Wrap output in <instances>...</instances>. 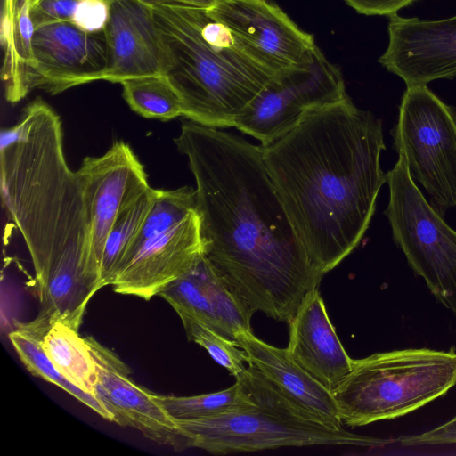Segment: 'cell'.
Segmentation results:
<instances>
[{
  "label": "cell",
  "mask_w": 456,
  "mask_h": 456,
  "mask_svg": "<svg viewBox=\"0 0 456 456\" xmlns=\"http://www.w3.org/2000/svg\"><path fill=\"white\" fill-rule=\"evenodd\" d=\"M391 134L412 179L438 210L456 206V108L428 86H407Z\"/></svg>",
  "instance_id": "8"
},
{
  "label": "cell",
  "mask_w": 456,
  "mask_h": 456,
  "mask_svg": "<svg viewBox=\"0 0 456 456\" xmlns=\"http://www.w3.org/2000/svg\"><path fill=\"white\" fill-rule=\"evenodd\" d=\"M455 385L454 348H407L354 359L332 395L341 424L354 428L407 415Z\"/></svg>",
  "instance_id": "6"
},
{
  "label": "cell",
  "mask_w": 456,
  "mask_h": 456,
  "mask_svg": "<svg viewBox=\"0 0 456 456\" xmlns=\"http://www.w3.org/2000/svg\"><path fill=\"white\" fill-rule=\"evenodd\" d=\"M159 296L175 312L192 314L229 339L235 341L239 331H252L254 311L205 253Z\"/></svg>",
  "instance_id": "17"
},
{
  "label": "cell",
  "mask_w": 456,
  "mask_h": 456,
  "mask_svg": "<svg viewBox=\"0 0 456 456\" xmlns=\"http://www.w3.org/2000/svg\"><path fill=\"white\" fill-rule=\"evenodd\" d=\"M32 50L30 92L39 88L57 94L102 80L107 65L103 32H86L71 21L53 23L35 30Z\"/></svg>",
  "instance_id": "13"
},
{
  "label": "cell",
  "mask_w": 456,
  "mask_h": 456,
  "mask_svg": "<svg viewBox=\"0 0 456 456\" xmlns=\"http://www.w3.org/2000/svg\"><path fill=\"white\" fill-rule=\"evenodd\" d=\"M175 142L195 179L206 256L254 313L289 323L323 275L285 211L261 146L191 120Z\"/></svg>",
  "instance_id": "1"
},
{
  "label": "cell",
  "mask_w": 456,
  "mask_h": 456,
  "mask_svg": "<svg viewBox=\"0 0 456 456\" xmlns=\"http://www.w3.org/2000/svg\"><path fill=\"white\" fill-rule=\"evenodd\" d=\"M2 200L35 271L38 315L79 330L100 290L91 267L89 223L77 173L66 160L61 121L40 97L2 131Z\"/></svg>",
  "instance_id": "3"
},
{
  "label": "cell",
  "mask_w": 456,
  "mask_h": 456,
  "mask_svg": "<svg viewBox=\"0 0 456 456\" xmlns=\"http://www.w3.org/2000/svg\"><path fill=\"white\" fill-rule=\"evenodd\" d=\"M235 341L249 363L286 397L323 422L342 427L332 393L303 369L287 347L269 345L248 330L239 331Z\"/></svg>",
  "instance_id": "19"
},
{
  "label": "cell",
  "mask_w": 456,
  "mask_h": 456,
  "mask_svg": "<svg viewBox=\"0 0 456 456\" xmlns=\"http://www.w3.org/2000/svg\"><path fill=\"white\" fill-rule=\"evenodd\" d=\"M187 338L203 347L216 362L226 369L235 379L241 375L249 363L246 352L236 341L229 339L210 329L192 314L177 311Z\"/></svg>",
  "instance_id": "27"
},
{
  "label": "cell",
  "mask_w": 456,
  "mask_h": 456,
  "mask_svg": "<svg viewBox=\"0 0 456 456\" xmlns=\"http://www.w3.org/2000/svg\"><path fill=\"white\" fill-rule=\"evenodd\" d=\"M30 0H3L1 44L4 49L2 79L5 98L16 103L29 91L35 65L32 38L35 32L29 16Z\"/></svg>",
  "instance_id": "20"
},
{
  "label": "cell",
  "mask_w": 456,
  "mask_h": 456,
  "mask_svg": "<svg viewBox=\"0 0 456 456\" xmlns=\"http://www.w3.org/2000/svg\"><path fill=\"white\" fill-rule=\"evenodd\" d=\"M156 189L150 188L114 223L104 245L99 287L111 285L120 271L126 253L151 207Z\"/></svg>",
  "instance_id": "26"
},
{
  "label": "cell",
  "mask_w": 456,
  "mask_h": 456,
  "mask_svg": "<svg viewBox=\"0 0 456 456\" xmlns=\"http://www.w3.org/2000/svg\"><path fill=\"white\" fill-rule=\"evenodd\" d=\"M106 1H109V0H106Z\"/></svg>",
  "instance_id": "32"
},
{
  "label": "cell",
  "mask_w": 456,
  "mask_h": 456,
  "mask_svg": "<svg viewBox=\"0 0 456 456\" xmlns=\"http://www.w3.org/2000/svg\"><path fill=\"white\" fill-rule=\"evenodd\" d=\"M80 0H30L29 16L35 30L53 23L71 21Z\"/></svg>",
  "instance_id": "28"
},
{
  "label": "cell",
  "mask_w": 456,
  "mask_h": 456,
  "mask_svg": "<svg viewBox=\"0 0 456 456\" xmlns=\"http://www.w3.org/2000/svg\"><path fill=\"white\" fill-rule=\"evenodd\" d=\"M356 12L365 15L397 14L401 9L416 0H345Z\"/></svg>",
  "instance_id": "31"
},
{
  "label": "cell",
  "mask_w": 456,
  "mask_h": 456,
  "mask_svg": "<svg viewBox=\"0 0 456 456\" xmlns=\"http://www.w3.org/2000/svg\"><path fill=\"white\" fill-rule=\"evenodd\" d=\"M86 339L95 365L94 395L113 422L137 429L159 444L175 450L189 448L183 430L159 403L157 394L137 385L116 353L91 336Z\"/></svg>",
  "instance_id": "12"
},
{
  "label": "cell",
  "mask_w": 456,
  "mask_h": 456,
  "mask_svg": "<svg viewBox=\"0 0 456 456\" xmlns=\"http://www.w3.org/2000/svg\"><path fill=\"white\" fill-rule=\"evenodd\" d=\"M120 84L123 98L140 116L162 121L183 116L181 98L167 75L133 77Z\"/></svg>",
  "instance_id": "24"
},
{
  "label": "cell",
  "mask_w": 456,
  "mask_h": 456,
  "mask_svg": "<svg viewBox=\"0 0 456 456\" xmlns=\"http://www.w3.org/2000/svg\"><path fill=\"white\" fill-rule=\"evenodd\" d=\"M206 12L229 28L246 53L275 74L304 61L316 45L312 35L270 0H213Z\"/></svg>",
  "instance_id": "11"
},
{
  "label": "cell",
  "mask_w": 456,
  "mask_h": 456,
  "mask_svg": "<svg viewBox=\"0 0 456 456\" xmlns=\"http://www.w3.org/2000/svg\"><path fill=\"white\" fill-rule=\"evenodd\" d=\"M197 210L196 191L192 187L156 189L151 207L126 253L121 269L147 240L171 229Z\"/></svg>",
  "instance_id": "23"
},
{
  "label": "cell",
  "mask_w": 456,
  "mask_h": 456,
  "mask_svg": "<svg viewBox=\"0 0 456 456\" xmlns=\"http://www.w3.org/2000/svg\"><path fill=\"white\" fill-rule=\"evenodd\" d=\"M90 230L91 267L98 289L107 237L119 215L151 186L142 164L131 147L117 141L97 157H86L76 171Z\"/></svg>",
  "instance_id": "10"
},
{
  "label": "cell",
  "mask_w": 456,
  "mask_h": 456,
  "mask_svg": "<svg viewBox=\"0 0 456 456\" xmlns=\"http://www.w3.org/2000/svg\"><path fill=\"white\" fill-rule=\"evenodd\" d=\"M347 97L341 72L315 45L304 61L273 76L234 126L266 146L311 113Z\"/></svg>",
  "instance_id": "9"
},
{
  "label": "cell",
  "mask_w": 456,
  "mask_h": 456,
  "mask_svg": "<svg viewBox=\"0 0 456 456\" xmlns=\"http://www.w3.org/2000/svg\"><path fill=\"white\" fill-rule=\"evenodd\" d=\"M157 399L167 413L177 420L203 419L256 404L241 383L208 394L190 396L163 395Z\"/></svg>",
  "instance_id": "25"
},
{
  "label": "cell",
  "mask_w": 456,
  "mask_h": 456,
  "mask_svg": "<svg viewBox=\"0 0 456 456\" xmlns=\"http://www.w3.org/2000/svg\"><path fill=\"white\" fill-rule=\"evenodd\" d=\"M388 45L379 62L406 86L456 77V15L443 20L389 16Z\"/></svg>",
  "instance_id": "15"
},
{
  "label": "cell",
  "mask_w": 456,
  "mask_h": 456,
  "mask_svg": "<svg viewBox=\"0 0 456 456\" xmlns=\"http://www.w3.org/2000/svg\"><path fill=\"white\" fill-rule=\"evenodd\" d=\"M236 380L256 404L203 419L177 420L189 448L227 455L291 446L379 447L391 442L323 422L286 397L251 363Z\"/></svg>",
  "instance_id": "5"
},
{
  "label": "cell",
  "mask_w": 456,
  "mask_h": 456,
  "mask_svg": "<svg viewBox=\"0 0 456 456\" xmlns=\"http://www.w3.org/2000/svg\"><path fill=\"white\" fill-rule=\"evenodd\" d=\"M151 5L172 59L166 75L181 98L183 117L213 128L234 126L239 115L276 74L237 42L225 47L208 44L201 33L206 8Z\"/></svg>",
  "instance_id": "4"
},
{
  "label": "cell",
  "mask_w": 456,
  "mask_h": 456,
  "mask_svg": "<svg viewBox=\"0 0 456 456\" xmlns=\"http://www.w3.org/2000/svg\"><path fill=\"white\" fill-rule=\"evenodd\" d=\"M387 217L395 245L436 300L456 316V231L425 199L403 158L387 173Z\"/></svg>",
  "instance_id": "7"
},
{
  "label": "cell",
  "mask_w": 456,
  "mask_h": 456,
  "mask_svg": "<svg viewBox=\"0 0 456 456\" xmlns=\"http://www.w3.org/2000/svg\"><path fill=\"white\" fill-rule=\"evenodd\" d=\"M204 254L198 210L171 229L147 240L117 274L116 293L151 299L186 273Z\"/></svg>",
  "instance_id": "16"
},
{
  "label": "cell",
  "mask_w": 456,
  "mask_h": 456,
  "mask_svg": "<svg viewBox=\"0 0 456 456\" xmlns=\"http://www.w3.org/2000/svg\"><path fill=\"white\" fill-rule=\"evenodd\" d=\"M289 324L291 357L332 393L351 371L354 359L343 347L318 288L306 294Z\"/></svg>",
  "instance_id": "18"
},
{
  "label": "cell",
  "mask_w": 456,
  "mask_h": 456,
  "mask_svg": "<svg viewBox=\"0 0 456 456\" xmlns=\"http://www.w3.org/2000/svg\"><path fill=\"white\" fill-rule=\"evenodd\" d=\"M103 29L107 65L102 80L121 83L133 77L166 75L172 66L168 47L157 26L151 3L109 0Z\"/></svg>",
  "instance_id": "14"
},
{
  "label": "cell",
  "mask_w": 456,
  "mask_h": 456,
  "mask_svg": "<svg viewBox=\"0 0 456 456\" xmlns=\"http://www.w3.org/2000/svg\"><path fill=\"white\" fill-rule=\"evenodd\" d=\"M106 0H80L71 22L86 32H102L109 19Z\"/></svg>",
  "instance_id": "29"
},
{
  "label": "cell",
  "mask_w": 456,
  "mask_h": 456,
  "mask_svg": "<svg viewBox=\"0 0 456 456\" xmlns=\"http://www.w3.org/2000/svg\"><path fill=\"white\" fill-rule=\"evenodd\" d=\"M50 324L49 321L37 315L33 321L18 324L9 333L10 342L20 360L32 375L60 387L98 415L113 422L110 413L96 397L69 382L58 371L45 354L41 340Z\"/></svg>",
  "instance_id": "21"
},
{
  "label": "cell",
  "mask_w": 456,
  "mask_h": 456,
  "mask_svg": "<svg viewBox=\"0 0 456 456\" xmlns=\"http://www.w3.org/2000/svg\"><path fill=\"white\" fill-rule=\"evenodd\" d=\"M403 446L456 444V416L426 432L400 438Z\"/></svg>",
  "instance_id": "30"
},
{
  "label": "cell",
  "mask_w": 456,
  "mask_h": 456,
  "mask_svg": "<svg viewBox=\"0 0 456 456\" xmlns=\"http://www.w3.org/2000/svg\"><path fill=\"white\" fill-rule=\"evenodd\" d=\"M41 346L58 371L69 382L94 395L95 365L86 338L61 321L53 322Z\"/></svg>",
  "instance_id": "22"
},
{
  "label": "cell",
  "mask_w": 456,
  "mask_h": 456,
  "mask_svg": "<svg viewBox=\"0 0 456 456\" xmlns=\"http://www.w3.org/2000/svg\"><path fill=\"white\" fill-rule=\"evenodd\" d=\"M382 121L349 97L261 146L262 158L307 256L324 276L360 244L387 174Z\"/></svg>",
  "instance_id": "2"
}]
</instances>
